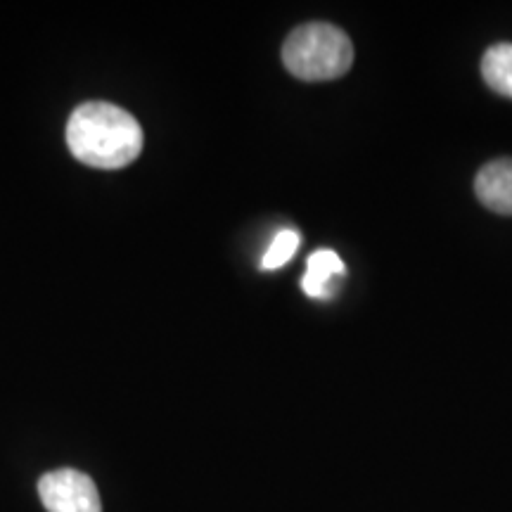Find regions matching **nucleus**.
<instances>
[{
    "label": "nucleus",
    "mask_w": 512,
    "mask_h": 512,
    "mask_svg": "<svg viewBox=\"0 0 512 512\" xmlns=\"http://www.w3.org/2000/svg\"><path fill=\"white\" fill-rule=\"evenodd\" d=\"M38 494L48 512H102L98 486L86 472L72 467L43 475Z\"/></svg>",
    "instance_id": "nucleus-3"
},
{
    "label": "nucleus",
    "mask_w": 512,
    "mask_h": 512,
    "mask_svg": "<svg viewBox=\"0 0 512 512\" xmlns=\"http://www.w3.org/2000/svg\"><path fill=\"white\" fill-rule=\"evenodd\" d=\"M347 266L332 249H318L309 256L306 264V275L302 280V290L313 299L330 297L332 294V280L344 275Z\"/></svg>",
    "instance_id": "nucleus-5"
},
{
    "label": "nucleus",
    "mask_w": 512,
    "mask_h": 512,
    "mask_svg": "<svg viewBox=\"0 0 512 512\" xmlns=\"http://www.w3.org/2000/svg\"><path fill=\"white\" fill-rule=\"evenodd\" d=\"M67 145L83 164L121 169L143 152V128L117 105L86 102L69 117Z\"/></svg>",
    "instance_id": "nucleus-1"
},
{
    "label": "nucleus",
    "mask_w": 512,
    "mask_h": 512,
    "mask_svg": "<svg viewBox=\"0 0 512 512\" xmlns=\"http://www.w3.org/2000/svg\"><path fill=\"white\" fill-rule=\"evenodd\" d=\"M299 242H302V238H299L297 230H280L271 242V247L266 249L264 259H261V268L264 271H275V268L285 266L297 254Z\"/></svg>",
    "instance_id": "nucleus-7"
},
{
    "label": "nucleus",
    "mask_w": 512,
    "mask_h": 512,
    "mask_svg": "<svg viewBox=\"0 0 512 512\" xmlns=\"http://www.w3.org/2000/svg\"><path fill=\"white\" fill-rule=\"evenodd\" d=\"M475 192L486 209L512 216V159L486 164L475 178Z\"/></svg>",
    "instance_id": "nucleus-4"
},
{
    "label": "nucleus",
    "mask_w": 512,
    "mask_h": 512,
    "mask_svg": "<svg viewBox=\"0 0 512 512\" xmlns=\"http://www.w3.org/2000/svg\"><path fill=\"white\" fill-rule=\"evenodd\" d=\"M283 62L287 72L302 81H332L351 69L354 46L351 38L332 24H304L287 36Z\"/></svg>",
    "instance_id": "nucleus-2"
},
{
    "label": "nucleus",
    "mask_w": 512,
    "mask_h": 512,
    "mask_svg": "<svg viewBox=\"0 0 512 512\" xmlns=\"http://www.w3.org/2000/svg\"><path fill=\"white\" fill-rule=\"evenodd\" d=\"M482 76L486 86L512 100V43L491 46L482 57Z\"/></svg>",
    "instance_id": "nucleus-6"
}]
</instances>
